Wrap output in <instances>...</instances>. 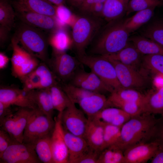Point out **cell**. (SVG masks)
Instances as JSON below:
<instances>
[{"label": "cell", "instance_id": "obj_47", "mask_svg": "<svg viewBox=\"0 0 163 163\" xmlns=\"http://www.w3.org/2000/svg\"><path fill=\"white\" fill-rule=\"evenodd\" d=\"M11 106L0 102V122L6 117L15 112L12 110Z\"/></svg>", "mask_w": 163, "mask_h": 163}, {"label": "cell", "instance_id": "obj_49", "mask_svg": "<svg viewBox=\"0 0 163 163\" xmlns=\"http://www.w3.org/2000/svg\"><path fill=\"white\" fill-rule=\"evenodd\" d=\"M155 139L158 141L160 147L163 148V121L162 120L159 123Z\"/></svg>", "mask_w": 163, "mask_h": 163}, {"label": "cell", "instance_id": "obj_25", "mask_svg": "<svg viewBox=\"0 0 163 163\" xmlns=\"http://www.w3.org/2000/svg\"><path fill=\"white\" fill-rule=\"evenodd\" d=\"M19 45L18 40L13 37L11 39L13 52L11 61L12 73L15 77L33 57H34Z\"/></svg>", "mask_w": 163, "mask_h": 163}, {"label": "cell", "instance_id": "obj_24", "mask_svg": "<svg viewBox=\"0 0 163 163\" xmlns=\"http://www.w3.org/2000/svg\"><path fill=\"white\" fill-rule=\"evenodd\" d=\"M34 109L18 107L14 112L13 131L11 137L18 142H23L24 129Z\"/></svg>", "mask_w": 163, "mask_h": 163}, {"label": "cell", "instance_id": "obj_43", "mask_svg": "<svg viewBox=\"0 0 163 163\" xmlns=\"http://www.w3.org/2000/svg\"><path fill=\"white\" fill-rule=\"evenodd\" d=\"M100 152L89 147L86 152L74 161L73 163H97Z\"/></svg>", "mask_w": 163, "mask_h": 163}, {"label": "cell", "instance_id": "obj_29", "mask_svg": "<svg viewBox=\"0 0 163 163\" xmlns=\"http://www.w3.org/2000/svg\"><path fill=\"white\" fill-rule=\"evenodd\" d=\"M32 91L34 100L37 108L45 115L53 118L55 109L49 88Z\"/></svg>", "mask_w": 163, "mask_h": 163}, {"label": "cell", "instance_id": "obj_7", "mask_svg": "<svg viewBox=\"0 0 163 163\" xmlns=\"http://www.w3.org/2000/svg\"><path fill=\"white\" fill-rule=\"evenodd\" d=\"M82 64L77 58L66 52L53 51L52 56L47 64L55 75L63 83L70 81Z\"/></svg>", "mask_w": 163, "mask_h": 163}, {"label": "cell", "instance_id": "obj_27", "mask_svg": "<svg viewBox=\"0 0 163 163\" xmlns=\"http://www.w3.org/2000/svg\"><path fill=\"white\" fill-rule=\"evenodd\" d=\"M130 0H106L104 3L103 17L110 22L117 20L126 13Z\"/></svg>", "mask_w": 163, "mask_h": 163}, {"label": "cell", "instance_id": "obj_10", "mask_svg": "<svg viewBox=\"0 0 163 163\" xmlns=\"http://www.w3.org/2000/svg\"><path fill=\"white\" fill-rule=\"evenodd\" d=\"M59 113L65 129L75 135L84 137L88 119L81 109L71 101L63 111Z\"/></svg>", "mask_w": 163, "mask_h": 163}, {"label": "cell", "instance_id": "obj_53", "mask_svg": "<svg viewBox=\"0 0 163 163\" xmlns=\"http://www.w3.org/2000/svg\"><path fill=\"white\" fill-rule=\"evenodd\" d=\"M161 0V1L163 2V0Z\"/></svg>", "mask_w": 163, "mask_h": 163}, {"label": "cell", "instance_id": "obj_34", "mask_svg": "<svg viewBox=\"0 0 163 163\" xmlns=\"http://www.w3.org/2000/svg\"><path fill=\"white\" fill-rule=\"evenodd\" d=\"M51 136L39 139L34 144L37 155L41 162L44 163H54L51 145Z\"/></svg>", "mask_w": 163, "mask_h": 163}, {"label": "cell", "instance_id": "obj_32", "mask_svg": "<svg viewBox=\"0 0 163 163\" xmlns=\"http://www.w3.org/2000/svg\"><path fill=\"white\" fill-rule=\"evenodd\" d=\"M49 89L55 110L62 112L70 104L71 101L58 82Z\"/></svg>", "mask_w": 163, "mask_h": 163}, {"label": "cell", "instance_id": "obj_15", "mask_svg": "<svg viewBox=\"0 0 163 163\" xmlns=\"http://www.w3.org/2000/svg\"><path fill=\"white\" fill-rule=\"evenodd\" d=\"M159 147L156 139L131 146L124 151L125 163H146L152 158Z\"/></svg>", "mask_w": 163, "mask_h": 163}, {"label": "cell", "instance_id": "obj_8", "mask_svg": "<svg viewBox=\"0 0 163 163\" xmlns=\"http://www.w3.org/2000/svg\"><path fill=\"white\" fill-rule=\"evenodd\" d=\"M34 146V145L18 142L13 143L0 156V163H41Z\"/></svg>", "mask_w": 163, "mask_h": 163}, {"label": "cell", "instance_id": "obj_19", "mask_svg": "<svg viewBox=\"0 0 163 163\" xmlns=\"http://www.w3.org/2000/svg\"><path fill=\"white\" fill-rule=\"evenodd\" d=\"M14 10L29 11L56 18V6L47 0H11Z\"/></svg>", "mask_w": 163, "mask_h": 163}, {"label": "cell", "instance_id": "obj_46", "mask_svg": "<svg viewBox=\"0 0 163 163\" xmlns=\"http://www.w3.org/2000/svg\"><path fill=\"white\" fill-rule=\"evenodd\" d=\"M104 3L100 2L96 4L91 8L87 14L98 18L103 17Z\"/></svg>", "mask_w": 163, "mask_h": 163}, {"label": "cell", "instance_id": "obj_11", "mask_svg": "<svg viewBox=\"0 0 163 163\" xmlns=\"http://www.w3.org/2000/svg\"><path fill=\"white\" fill-rule=\"evenodd\" d=\"M14 10L19 21L46 33H52L60 27L56 18L29 11Z\"/></svg>", "mask_w": 163, "mask_h": 163}, {"label": "cell", "instance_id": "obj_17", "mask_svg": "<svg viewBox=\"0 0 163 163\" xmlns=\"http://www.w3.org/2000/svg\"><path fill=\"white\" fill-rule=\"evenodd\" d=\"M15 11L11 0H0V42L4 44L16 24Z\"/></svg>", "mask_w": 163, "mask_h": 163}, {"label": "cell", "instance_id": "obj_21", "mask_svg": "<svg viewBox=\"0 0 163 163\" xmlns=\"http://www.w3.org/2000/svg\"><path fill=\"white\" fill-rule=\"evenodd\" d=\"M88 118L94 116L104 108L110 107L103 94L94 92L82 99L78 104Z\"/></svg>", "mask_w": 163, "mask_h": 163}, {"label": "cell", "instance_id": "obj_4", "mask_svg": "<svg viewBox=\"0 0 163 163\" xmlns=\"http://www.w3.org/2000/svg\"><path fill=\"white\" fill-rule=\"evenodd\" d=\"M101 18L88 14L76 18L72 25V47L76 56L86 54L85 50L101 28Z\"/></svg>", "mask_w": 163, "mask_h": 163}, {"label": "cell", "instance_id": "obj_33", "mask_svg": "<svg viewBox=\"0 0 163 163\" xmlns=\"http://www.w3.org/2000/svg\"><path fill=\"white\" fill-rule=\"evenodd\" d=\"M97 163H125L124 151L115 145L102 151Z\"/></svg>", "mask_w": 163, "mask_h": 163}, {"label": "cell", "instance_id": "obj_6", "mask_svg": "<svg viewBox=\"0 0 163 163\" xmlns=\"http://www.w3.org/2000/svg\"><path fill=\"white\" fill-rule=\"evenodd\" d=\"M55 125L53 118L35 109L24 129L23 142L34 145L39 139L51 136Z\"/></svg>", "mask_w": 163, "mask_h": 163}, {"label": "cell", "instance_id": "obj_37", "mask_svg": "<svg viewBox=\"0 0 163 163\" xmlns=\"http://www.w3.org/2000/svg\"><path fill=\"white\" fill-rule=\"evenodd\" d=\"M110 95L122 101L142 104L145 97V94L134 89L123 88L113 90Z\"/></svg>", "mask_w": 163, "mask_h": 163}, {"label": "cell", "instance_id": "obj_52", "mask_svg": "<svg viewBox=\"0 0 163 163\" xmlns=\"http://www.w3.org/2000/svg\"><path fill=\"white\" fill-rule=\"evenodd\" d=\"M54 5L57 6L62 5H66L65 0H47Z\"/></svg>", "mask_w": 163, "mask_h": 163}, {"label": "cell", "instance_id": "obj_16", "mask_svg": "<svg viewBox=\"0 0 163 163\" xmlns=\"http://www.w3.org/2000/svg\"><path fill=\"white\" fill-rule=\"evenodd\" d=\"M70 83L87 90L101 94L111 93L113 91L94 72H88L82 69L77 71Z\"/></svg>", "mask_w": 163, "mask_h": 163}, {"label": "cell", "instance_id": "obj_13", "mask_svg": "<svg viewBox=\"0 0 163 163\" xmlns=\"http://www.w3.org/2000/svg\"><path fill=\"white\" fill-rule=\"evenodd\" d=\"M107 59L114 66L118 80L123 88H139L145 85L146 80L138 70L118 61Z\"/></svg>", "mask_w": 163, "mask_h": 163}, {"label": "cell", "instance_id": "obj_44", "mask_svg": "<svg viewBox=\"0 0 163 163\" xmlns=\"http://www.w3.org/2000/svg\"><path fill=\"white\" fill-rule=\"evenodd\" d=\"M18 141L13 139L5 131L0 130V156L11 145Z\"/></svg>", "mask_w": 163, "mask_h": 163}, {"label": "cell", "instance_id": "obj_5", "mask_svg": "<svg viewBox=\"0 0 163 163\" xmlns=\"http://www.w3.org/2000/svg\"><path fill=\"white\" fill-rule=\"evenodd\" d=\"M82 64L89 68L106 85L113 90L123 88L117 78L116 71L112 63L100 55H85L76 56Z\"/></svg>", "mask_w": 163, "mask_h": 163}, {"label": "cell", "instance_id": "obj_31", "mask_svg": "<svg viewBox=\"0 0 163 163\" xmlns=\"http://www.w3.org/2000/svg\"><path fill=\"white\" fill-rule=\"evenodd\" d=\"M49 43L53 51L66 52L72 47V41L67 32L59 27L51 33L49 37Z\"/></svg>", "mask_w": 163, "mask_h": 163}, {"label": "cell", "instance_id": "obj_12", "mask_svg": "<svg viewBox=\"0 0 163 163\" xmlns=\"http://www.w3.org/2000/svg\"><path fill=\"white\" fill-rule=\"evenodd\" d=\"M0 102L21 107L37 108L33 97L32 90L12 87H2L0 89Z\"/></svg>", "mask_w": 163, "mask_h": 163}, {"label": "cell", "instance_id": "obj_40", "mask_svg": "<svg viewBox=\"0 0 163 163\" xmlns=\"http://www.w3.org/2000/svg\"><path fill=\"white\" fill-rule=\"evenodd\" d=\"M104 123L103 145L102 151L116 144L120 137L121 127Z\"/></svg>", "mask_w": 163, "mask_h": 163}, {"label": "cell", "instance_id": "obj_1", "mask_svg": "<svg viewBox=\"0 0 163 163\" xmlns=\"http://www.w3.org/2000/svg\"><path fill=\"white\" fill-rule=\"evenodd\" d=\"M153 115L143 113L132 117L121 126L119 139L114 145L124 151L132 146L155 139L161 120Z\"/></svg>", "mask_w": 163, "mask_h": 163}, {"label": "cell", "instance_id": "obj_48", "mask_svg": "<svg viewBox=\"0 0 163 163\" xmlns=\"http://www.w3.org/2000/svg\"><path fill=\"white\" fill-rule=\"evenodd\" d=\"M151 160V163H163V148L160 147Z\"/></svg>", "mask_w": 163, "mask_h": 163}, {"label": "cell", "instance_id": "obj_18", "mask_svg": "<svg viewBox=\"0 0 163 163\" xmlns=\"http://www.w3.org/2000/svg\"><path fill=\"white\" fill-rule=\"evenodd\" d=\"M88 119L84 138L90 148L101 152L104 142L103 122L94 117Z\"/></svg>", "mask_w": 163, "mask_h": 163}, {"label": "cell", "instance_id": "obj_38", "mask_svg": "<svg viewBox=\"0 0 163 163\" xmlns=\"http://www.w3.org/2000/svg\"><path fill=\"white\" fill-rule=\"evenodd\" d=\"M142 36L163 46V21H155L142 30Z\"/></svg>", "mask_w": 163, "mask_h": 163}, {"label": "cell", "instance_id": "obj_35", "mask_svg": "<svg viewBox=\"0 0 163 163\" xmlns=\"http://www.w3.org/2000/svg\"><path fill=\"white\" fill-rule=\"evenodd\" d=\"M107 98L110 106L120 109L132 117L144 113L142 104L122 101L110 95Z\"/></svg>", "mask_w": 163, "mask_h": 163}, {"label": "cell", "instance_id": "obj_23", "mask_svg": "<svg viewBox=\"0 0 163 163\" xmlns=\"http://www.w3.org/2000/svg\"><path fill=\"white\" fill-rule=\"evenodd\" d=\"M131 117L120 109L109 107L102 110L91 117L104 123L121 127Z\"/></svg>", "mask_w": 163, "mask_h": 163}, {"label": "cell", "instance_id": "obj_50", "mask_svg": "<svg viewBox=\"0 0 163 163\" xmlns=\"http://www.w3.org/2000/svg\"><path fill=\"white\" fill-rule=\"evenodd\" d=\"M8 57L3 53H0V69H5L7 66L9 61Z\"/></svg>", "mask_w": 163, "mask_h": 163}, {"label": "cell", "instance_id": "obj_3", "mask_svg": "<svg viewBox=\"0 0 163 163\" xmlns=\"http://www.w3.org/2000/svg\"><path fill=\"white\" fill-rule=\"evenodd\" d=\"M13 36L22 47L33 56L47 64L49 37L45 31L21 21L16 23Z\"/></svg>", "mask_w": 163, "mask_h": 163}, {"label": "cell", "instance_id": "obj_36", "mask_svg": "<svg viewBox=\"0 0 163 163\" xmlns=\"http://www.w3.org/2000/svg\"><path fill=\"white\" fill-rule=\"evenodd\" d=\"M141 65L151 73L163 75V55H144Z\"/></svg>", "mask_w": 163, "mask_h": 163}, {"label": "cell", "instance_id": "obj_28", "mask_svg": "<svg viewBox=\"0 0 163 163\" xmlns=\"http://www.w3.org/2000/svg\"><path fill=\"white\" fill-rule=\"evenodd\" d=\"M129 41L143 55H163V46L143 36L132 37Z\"/></svg>", "mask_w": 163, "mask_h": 163}, {"label": "cell", "instance_id": "obj_9", "mask_svg": "<svg viewBox=\"0 0 163 163\" xmlns=\"http://www.w3.org/2000/svg\"><path fill=\"white\" fill-rule=\"evenodd\" d=\"M56 79L48 65L42 62L21 80L23 84L22 88L28 91L50 88L58 82Z\"/></svg>", "mask_w": 163, "mask_h": 163}, {"label": "cell", "instance_id": "obj_42", "mask_svg": "<svg viewBox=\"0 0 163 163\" xmlns=\"http://www.w3.org/2000/svg\"><path fill=\"white\" fill-rule=\"evenodd\" d=\"M65 5L56 6V19L59 25L73 24L75 18Z\"/></svg>", "mask_w": 163, "mask_h": 163}, {"label": "cell", "instance_id": "obj_41", "mask_svg": "<svg viewBox=\"0 0 163 163\" xmlns=\"http://www.w3.org/2000/svg\"><path fill=\"white\" fill-rule=\"evenodd\" d=\"M163 5V2L160 0H130L126 14L137 12L151 8Z\"/></svg>", "mask_w": 163, "mask_h": 163}, {"label": "cell", "instance_id": "obj_39", "mask_svg": "<svg viewBox=\"0 0 163 163\" xmlns=\"http://www.w3.org/2000/svg\"><path fill=\"white\" fill-rule=\"evenodd\" d=\"M61 86L70 101L75 104H78L83 98L95 92L75 86L70 83L62 82Z\"/></svg>", "mask_w": 163, "mask_h": 163}, {"label": "cell", "instance_id": "obj_20", "mask_svg": "<svg viewBox=\"0 0 163 163\" xmlns=\"http://www.w3.org/2000/svg\"><path fill=\"white\" fill-rule=\"evenodd\" d=\"M134 46L128 45L118 52L111 54L102 56L109 59L118 61L138 70L141 65L143 56Z\"/></svg>", "mask_w": 163, "mask_h": 163}, {"label": "cell", "instance_id": "obj_14", "mask_svg": "<svg viewBox=\"0 0 163 163\" xmlns=\"http://www.w3.org/2000/svg\"><path fill=\"white\" fill-rule=\"evenodd\" d=\"M55 126L50 136L54 163H68L69 152L64 137V130L59 113L54 118Z\"/></svg>", "mask_w": 163, "mask_h": 163}, {"label": "cell", "instance_id": "obj_45", "mask_svg": "<svg viewBox=\"0 0 163 163\" xmlns=\"http://www.w3.org/2000/svg\"><path fill=\"white\" fill-rule=\"evenodd\" d=\"M106 0H86L78 8L82 14H87L91 8L96 4L104 3Z\"/></svg>", "mask_w": 163, "mask_h": 163}, {"label": "cell", "instance_id": "obj_30", "mask_svg": "<svg viewBox=\"0 0 163 163\" xmlns=\"http://www.w3.org/2000/svg\"><path fill=\"white\" fill-rule=\"evenodd\" d=\"M155 8L136 12L133 16L123 21L125 27L129 33L136 31L148 22L153 17Z\"/></svg>", "mask_w": 163, "mask_h": 163}, {"label": "cell", "instance_id": "obj_51", "mask_svg": "<svg viewBox=\"0 0 163 163\" xmlns=\"http://www.w3.org/2000/svg\"><path fill=\"white\" fill-rule=\"evenodd\" d=\"M86 0H65L67 3L70 7L78 8Z\"/></svg>", "mask_w": 163, "mask_h": 163}, {"label": "cell", "instance_id": "obj_26", "mask_svg": "<svg viewBox=\"0 0 163 163\" xmlns=\"http://www.w3.org/2000/svg\"><path fill=\"white\" fill-rule=\"evenodd\" d=\"M143 108L144 113L163 116V87L145 94Z\"/></svg>", "mask_w": 163, "mask_h": 163}, {"label": "cell", "instance_id": "obj_2", "mask_svg": "<svg viewBox=\"0 0 163 163\" xmlns=\"http://www.w3.org/2000/svg\"><path fill=\"white\" fill-rule=\"evenodd\" d=\"M113 23L97 34L96 39L90 50L94 55L104 56L120 51L128 44L130 33L123 21H111Z\"/></svg>", "mask_w": 163, "mask_h": 163}, {"label": "cell", "instance_id": "obj_22", "mask_svg": "<svg viewBox=\"0 0 163 163\" xmlns=\"http://www.w3.org/2000/svg\"><path fill=\"white\" fill-rule=\"evenodd\" d=\"M64 130L65 140L69 152L68 163H73L86 152L89 147L84 137L75 135L64 128Z\"/></svg>", "mask_w": 163, "mask_h": 163}]
</instances>
